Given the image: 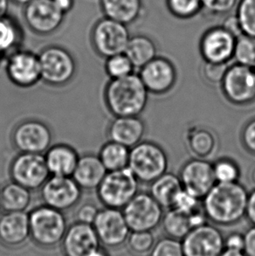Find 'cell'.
Instances as JSON below:
<instances>
[{
  "instance_id": "26",
  "label": "cell",
  "mask_w": 255,
  "mask_h": 256,
  "mask_svg": "<svg viewBox=\"0 0 255 256\" xmlns=\"http://www.w3.org/2000/svg\"><path fill=\"white\" fill-rule=\"evenodd\" d=\"M183 189L180 176L166 172L150 183V192L162 208H172L176 195Z\"/></svg>"
},
{
  "instance_id": "37",
  "label": "cell",
  "mask_w": 255,
  "mask_h": 256,
  "mask_svg": "<svg viewBox=\"0 0 255 256\" xmlns=\"http://www.w3.org/2000/svg\"><path fill=\"white\" fill-rule=\"evenodd\" d=\"M212 166L217 183H235L240 178V166L231 158H220L212 164Z\"/></svg>"
},
{
  "instance_id": "2",
  "label": "cell",
  "mask_w": 255,
  "mask_h": 256,
  "mask_svg": "<svg viewBox=\"0 0 255 256\" xmlns=\"http://www.w3.org/2000/svg\"><path fill=\"white\" fill-rule=\"evenodd\" d=\"M148 99V90L136 74L110 79L104 88V104L114 118L139 116L147 107Z\"/></svg>"
},
{
  "instance_id": "14",
  "label": "cell",
  "mask_w": 255,
  "mask_h": 256,
  "mask_svg": "<svg viewBox=\"0 0 255 256\" xmlns=\"http://www.w3.org/2000/svg\"><path fill=\"white\" fill-rule=\"evenodd\" d=\"M6 72L10 82L20 88H30L42 82L38 56L30 50L17 49L7 56Z\"/></svg>"
},
{
  "instance_id": "20",
  "label": "cell",
  "mask_w": 255,
  "mask_h": 256,
  "mask_svg": "<svg viewBox=\"0 0 255 256\" xmlns=\"http://www.w3.org/2000/svg\"><path fill=\"white\" fill-rule=\"evenodd\" d=\"M100 245L93 225L77 222L68 226L62 242L65 256H86Z\"/></svg>"
},
{
  "instance_id": "39",
  "label": "cell",
  "mask_w": 255,
  "mask_h": 256,
  "mask_svg": "<svg viewBox=\"0 0 255 256\" xmlns=\"http://www.w3.org/2000/svg\"><path fill=\"white\" fill-rule=\"evenodd\" d=\"M148 256H184L182 242L168 236L164 237L155 243Z\"/></svg>"
},
{
  "instance_id": "34",
  "label": "cell",
  "mask_w": 255,
  "mask_h": 256,
  "mask_svg": "<svg viewBox=\"0 0 255 256\" xmlns=\"http://www.w3.org/2000/svg\"><path fill=\"white\" fill-rule=\"evenodd\" d=\"M166 7L173 17L190 20L202 12L200 0H166Z\"/></svg>"
},
{
  "instance_id": "48",
  "label": "cell",
  "mask_w": 255,
  "mask_h": 256,
  "mask_svg": "<svg viewBox=\"0 0 255 256\" xmlns=\"http://www.w3.org/2000/svg\"><path fill=\"white\" fill-rule=\"evenodd\" d=\"M246 217L252 226H255V189L248 194Z\"/></svg>"
},
{
  "instance_id": "5",
  "label": "cell",
  "mask_w": 255,
  "mask_h": 256,
  "mask_svg": "<svg viewBox=\"0 0 255 256\" xmlns=\"http://www.w3.org/2000/svg\"><path fill=\"white\" fill-rule=\"evenodd\" d=\"M168 166L167 154L156 142L141 141L130 149L128 167L141 183H152L167 172Z\"/></svg>"
},
{
  "instance_id": "40",
  "label": "cell",
  "mask_w": 255,
  "mask_h": 256,
  "mask_svg": "<svg viewBox=\"0 0 255 256\" xmlns=\"http://www.w3.org/2000/svg\"><path fill=\"white\" fill-rule=\"evenodd\" d=\"M202 12L212 16L220 17L228 15L236 8L238 0H200Z\"/></svg>"
},
{
  "instance_id": "19",
  "label": "cell",
  "mask_w": 255,
  "mask_h": 256,
  "mask_svg": "<svg viewBox=\"0 0 255 256\" xmlns=\"http://www.w3.org/2000/svg\"><path fill=\"white\" fill-rule=\"evenodd\" d=\"M178 176L183 189L201 200L217 183L212 164L196 158L184 164Z\"/></svg>"
},
{
  "instance_id": "10",
  "label": "cell",
  "mask_w": 255,
  "mask_h": 256,
  "mask_svg": "<svg viewBox=\"0 0 255 256\" xmlns=\"http://www.w3.org/2000/svg\"><path fill=\"white\" fill-rule=\"evenodd\" d=\"M224 98L235 106H246L255 102L254 68L235 62L228 66L221 82Z\"/></svg>"
},
{
  "instance_id": "50",
  "label": "cell",
  "mask_w": 255,
  "mask_h": 256,
  "mask_svg": "<svg viewBox=\"0 0 255 256\" xmlns=\"http://www.w3.org/2000/svg\"><path fill=\"white\" fill-rule=\"evenodd\" d=\"M10 0H0V17L8 14Z\"/></svg>"
},
{
  "instance_id": "41",
  "label": "cell",
  "mask_w": 255,
  "mask_h": 256,
  "mask_svg": "<svg viewBox=\"0 0 255 256\" xmlns=\"http://www.w3.org/2000/svg\"><path fill=\"white\" fill-rule=\"evenodd\" d=\"M202 208L203 206L201 200L184 189H182L175 198L172 208H175L190 215Z\"/></svg>"
},
{
  "instance_id": "11",
  "label": "cell",
  "mask_w": 255,
  "mask_h": 256,
  "mask_svg": "<svg viewBox=\"0 0 255 256\" xmlns=\"http://www.w3.org/2000/svg\"><path fill=\"white\" fill-rule=\"evenodd\" d=\"M9 175L12 181L32 192L40 190L51 176L43 154L20 152L10 161Z\"/></svg>"
},
{
  "instance_id": "15",
  "label": "cell",
  "mask_w": 255,
  "mask_h": 256,
  "mask_svg": "<svg viewBox=\"0 0 255 256\" xmlns=\"http://www.w3.org/2000/svg\"><path fill=\"white\" fill-rule=\"evenodd\" d=\"M236 38L221 24L208 28L200 40V56L204 62L228 64L234 59Z\"/></svg>"
},
{
  "instance_id": "27",
  "label": "cell",
  "mask_w": 255,
  "mask_h": 256,
  "mask_svg": "<svg viewBox=\"0 0 255 256\" xmlns=\"http://www.w3.org/2000/svg\"><path fill=\"white\" fill-rule=\"evenodd\" d=\"M124 54L134 68H142L158 56L155 42L144 34L131 36L125 48Z\"/></svg>"
},
{
  "instance_id": "57",
  "label": "cell",
  "mask_w": 255,
  "mask_h": 256,
  "mask_svg": "<svg viewBox=\"0 0 255 256\" xmlns=\"http://www.w3.org/2000/svg\"><path fill=\"white\" fill-rule=\"evenodd\" d=\"M254 71H255V68H254Z\"/></svg>"
},
{
  "instance_id": "52",
  "label": "cell",
  "mask_w": 255,
  "mask_h": 256,
  "mask_svg": "<svg viewBox=\"0 0 255 256\" xmlns=\"http://www.w3.org/2000/svg\"><path fill=\"white\" fill-rule=\"evenodd\" d=\"M86 256H108V254L107 252L105 250L100 248H100H98L96 250L91 251Z\"/></svg>"
},
{
  "instance_id": "4",
  "label": "cell",
  "mask_w": 255,
  "mask_h": 256,
  "mask_svg": "<svg viewBox=\"0 0 255 256\" xmlns=\"http://www.w3.org/2000/svg\"><path fill=\"white\" fill-rule=\"evenodd\" d=\"M38 56L43 84L52 88H63L76 78L78 66L68 49L59 45L46 46Z\"/></svg>"
},
{
  "instance_id": "3",
  "label": "cell",
  "mask_w": 255,
  "mask_h": 256,
  "mask_svg": "<svg viewBox=\"0 0 255 256\" xmlns=\"http://www.w3.org/2000/svg\"><path fill=\"white\" fill-rule=\"evenodd\" d=\"M29 224L30 237L43 248H52L62 244L68 228L63 212L44 204L30 212Z\"/></svg>"
},
{
  "instance_id": "1",
  "label": "cell",
  "mask_w": 255,
  "mask_h": 256,
  "mask_svg": "<svg viewBox=\"0 0 255 256\" xmlns=\"http://www.w3.org/2000/svg\"><path fill=\"white\" fill-rule=\"evenodd\" d=\"M248 192L238 182L216 183L202 200L208 222L220 226L238 224L246 217Z\"/></svg>"
},
{
  "instance_id": "54",
  "label": "cell",
  "mask_w": 255,
  "mask_h": 256,
  "mask_svg": "<svg viewBox=\"0 0 255 256\" xmlns=\"http://www.w3.org/2000/svg\"><path fill=\"white\" fill-rule=\"evenodd\" d=\"M251 181H252L254 184L255 186V166L251 172Z\"/></svg>"
},
{
  "instance_id": "55",
  "label": "cell",
  "mask_w": 255,
  "mask_h": 256,
  "mask_svg": "<svg viewBox=\"0 0 255 256\" xmlns=\"http://www.w3.org/2000/svg\"><path fill=\"white\" fill-rule=\"evenodd\" d=\"M4 59H6V57L2 54H0V66L2 65V63H3L4 60Z\"/></svg>"
},
{
  "instance_id": "46",
  "label": "cell",
  "mask_w": 255,
  "mask_h": 256,
  "mask_svg": "<svg viewBox=\"0 0 255 256\" xmlns=\"http://www.w3.org/2000/svg\"><path fill=\"white\" fill-rule=\"evenodd\" d=\"M243 252L246 256H255V226H252L244 232Z\"/></svg>"
},
{
  "instance_id": "53",
  "label": "cell",
  "mask_w": 255,
  "mask_h": 256,
  "mask_svg": "<svg viewBox=\"0 0 255 256\" xmlns=\"http://www.w3.org/2000/svg\"><path fill=\"white\" fill-rule=\"evenodd\" d=\"M10 1L14 2V4H20V6H24L26 4H28L32 2V0H10Z\"/></svg>"
},
{
  "instance_id": "36",
  "label": "cell",
  "mask_w": 255,
  "mask_h": 256,
  "mask_svg": "<svg viewBox=\"0 0 255 256\" xmlns=\"http://www.w3.org/2000/svg\"><path fill=\"white\" fill-rule=\"evenodd\" d=\"M235 15L242 32L255 37V0H238Z\"/></svg>"
},
{
  "instance_id": "7",
  "label": "cell",
  "mask_w": 255,
  "mask_h": 256,
  "mask_svg": "<svg viewBox=\"0 0 255 256\" xmlns=\"http://www.w3.org/2000/svg\"><path fill=\"white\" fill-rule=\"evenodd\" d=\"M131 35L128 26L104 17L97 20L90 34V42L94 52L107 59L124 52Z\"/></svg>"
},
{
  "instance_id": "38",
  "label": "cell",
  "mask_w": 255,
  "mask_h": 256,
  "mask_svg": "<svg viewBox=\"0 0 255 256\" xmlns=\"http://www.w3.org/2000/svg\"><path fill=\"white\" fill-rule=\"evenodd\" d=\"M155 243V237L150 231L130 232L127 240L130 250L138 256L150 254Z\"/></svg>"
},
{
  "instance_id": "16",
  "label": "cell",
  "mask_w": 255,
  "mask_h": 256,
  "mask_svg": "<svg viewBox=\"0 0 255 256\" xmlns=\"http://www.w3.org/2000/svg\"><path fill=\"white\" fill-rule=\"evenodd\" d=\"M93 226L100 244L110 248L124 246L131 232L122 211L114 208L100 209Z\"/></svg>"
},
{
  "instance_id": "6",
  "label": "cell",
  "mask_w": 255,
  "mask_h": 256,
  "mask_svg": "<svg viewBox=\"0 0 255 256\" xmlns=\"http://www.w3.org/2000/svg\"><path fill=\"white\" fill-rule=\"evenodd\" d=\"M139 181L128 167L108 172L96 195L104 208L122 210L139 192Z\"/></svg>"
},
{
  "instance_id": "8",
  "label": "cell",
  "mask_w": 255,
  "mask_h": 256,
  "mask_svg": "<svg viewBox=\"0 0 255 256\" xmlns=\"http://www.w3.org/2000/svg\"><path fill=\"white\" fill-rule=\"evenodd\" d=\"M52 139L51 128L44 122L35 118L18 122L10 134L12 144L20 153L44 155L52 146Z\"/></svg>"
},
{
  "instance_id": "17",
  "label": "cell",
  "mask_w": 255,
  "mask_h": 256,
  "mask_svg": "<svg viewBox=\"0 0 255 256\" xmlns=\"http://www.w3.org/2000/svg\"><path fill=\"white\" fill-rule=\"evenodd\" d=\"M181 242L184 256H220L224 250L223 234L208 223L192 229Z\"/></svg>"
},
{
  "instance_id": "33",
  "label": "cell",
  "mask_w": 255,
  "mask_h": 256,
  "mask_svg": "<svg viewBox=\"0 0 255 256\" xmlns=\"http://www.w3.org/2000/svg\"><path fill=\"white\" fill-rule=\"evenodd\" d=\"M234 59L238 64L254 68L255 37L243 34L236 38Z\"/></svg>"
},
{
  "instance_id": "45",
  "label": "cell",
  "mask_w": 255,
  "mask_h": 256,
  "mask_svg": "<svg viewBox=\"0 0 255 256\" xmlns=\"http://www.w3.org/2000/svg\"><path fill=\"white\" fill-rule=\"evenodd\" d=\"M224 248L243 251L244 234L238 232H230L226 237H224Z\"/></svg>"
},
{
  "instance_id": "47",
  "label": "cell",
  "mask_w": 255,
  "mask_h": 256,
  "mask_svg": "<svg viewBox=\"0 0 255 256\" xmlns=\"http://www.w3.org/2000/svg\"><path fill=\"white\" fill-rule=\"evenodd\" d=\"M221 26H223L226 30L232 32L237 38L238 36L243 34L240 24V22L235 14L234 15H228V17L224 18V22Z\"/></svg>"
},
{
  "instance_id": "56",
  "label": "cell",
  "mask_w": 255,
  "mask_h": 256,
  "mask_svg": "<svg viewBox=\"0 0 255 256\" xmlns=\"http://www.w3.org/2000/svg\"><path fill=\"white\" fill-rule=\"evenodd\" d=\"M2 210V208H1V188H0V211Z\"/></svg>"
},
{
  "instance_id": "44",
  "label": "cell",
  "mask_w": 255,
  "mask_h": 256,
  "mask_svg": "<svg viewBox=\"0 0 255 256\" xmlns=\"http://www.w3.org/2000/svg\"><path fill=\"white\" fill-rule=\"evenodd\" d=\"M242 142L249 153L255 155V118L248 122L242 128Z\"/></svg>"
},
{
  "instance_id": "13",
  "label": "cell",
  "mask_w": 255,
  "mask_h": 256,
  "mask_svg": "<svg viewBox=\"0 0 255 256\" xmlns=\"http://www.w3.org/2000/svg\"><path fill=\"white\" fill-rule=\"evenodd\" d=\"M66 15L52 0H32L23 9L24 23L35 34L48 36L59 30Z\"/></svg>"
},
{
  "instance_id": "23",
  "label": "cell",
  "mask_w": 255,
  "mask_h": 256,
  "mask_svg": "<svg viewBox=\"0 0 255 256\" xmlns=\"http://www.w3.org/2000/svg\"><path fill=\"white\" fill-rule=\"evenodd\" d=\"M107 172L98 155L86 153L80 156L72 176L83 190H96Z\"/></svg>"
},
{
  "instance_id": "12",
  "label": "cell",
  "mask_w": 255,
  "mask_h": 256,
  "mask_svg": "<svg viewBox=\"0 0 255 256\" xmlns=\"http://www.w3.org/2000/svg\"><path fill=\"white\" fill-rule=\"evenodd\" d=\"M40 190L44 204L63 212L76 208L82 198L83 190L72 176H50Z\"/></svg>"
},
{
  "instance_id": "18",
  "label": "cell",
  "mask_w": 255,
  "mask_h": 256,
  "mask_svg": "<svg viewBox=\"0 0 255 256\" xmlns=\"http://www.w3.org/2000/svg\"><path fill=\"white\" fill-rule=\"evenodd\" d=\"M138 76L148 94L162 96L170 92L178 80L175 65L168 58L156 56L140 68Z\"/></svg>"
},
{
  "instance_id": "42",
  "label": "cell",
  "mask_w": 255,
  "mask_h": 256,
  "mask_svg": "<svg viewBox=\"0 0 255 256\" xmlns=\"http://www.w3.org/2000/svg\"><path fill=\"white\" fill-rule=\"evenodd\" d=\"M228 68V64L204 62L202 68V76L207 82L220 84Z\"/></svg>"
},
{
  "instance_id": "30",
  "label": "cell",
  "mask_w": 255,
  "mask_h": 256,
  "mask_svg": "<svg viewBox=\"0 0 255 256\" xmlns=\"http://www.w3.org/2000/svg\"><path fill=\"white\" fill-rule=\"evenodd\" d=\"M32 200V190L14 181L1 188V208L4 212H26Z\"/></svg>"
},
{
  "instance_id": "51",
  "label": "cell",
  "mask_w": 255,
  "mask_h": 256,
  "mask_svg": "<svg viewBox=\"0 0 255 256\" xmlns=\"http://www.w3.org/2000/svg\"><path fill=\"white\" fill-rule=\"evenodd\" d=\"M220 256H246L243 251H237V250H226L221 253Z\"/></svg>"
},
{
  "instance_id": "28",
  "label": "cell",
  "mask_w": 255,
  "mask_h": 256,
  "mask_svg": "<svg viewBox=\"0 0 255 256\" xmlns=\"http://www.w3.org/2000/svg\"><path fill=\"white\" fill-rule=\"evenodd\" d=\"M24 40V30L15 18L8 14L0 17V54L6 57L21 48Z\"/></svg>"
},
{
  "instance_id": "22",
  "label": "cell",
  "mask_w": 255,
  "mask_h": 256,
  "mask_svg": "<svg viewBox=\"0 0 255 256\" xmlns=\"http://www.w3.org/2000/svg\"><path fill=\"white\" fill-rule=\"evenodd\" d=\"M145 130L144 122L139 116H116L108 124L107 136L131 149L142 141Z\"/></svg>"
},
{
  "instance_id": "25",
  "label": "cell",
  "mask_w": 255,
  "mask_h": 256,
  "mask_svg": "<svg viewBox=\"0 0 255 256\" xmlns=\"http://www.w3.org/2000/svg\"><path fill=\"white\" fill-rule=\"evenodd\" d=\"M104 17L130 26L142 17L144 6L142 0H100Z\"/></svg>"
},
{
  "instance_id": "49",
  "label": "cell",
  "mask_w": 255,
  "mask_h": 256,
  "mask_svg": "<svg viewBox=\"0 0 255 256\" xmlns=\"http://www.w3.org/2000/svg\"><path fill=\"white\" fill-rule=\"evenodd\" d=\"M56 7L59 9L62 14H69L74 7L76 0H52Z\"/></svg>"
},
{
  "instance_id": "21",
  "label": "cell",
  "mask_w": 255,
  "mask_h": 256,
  "mask_svg": "<svg viewBox=\"0 0 255 256\" xmlns=\"http://www.w3.org/2000/svg\"><path fill=\"white\" fill-rule=\"evenodd\" d=\"M30 238L29 214L4 212L0 214V243L9 248L23 246Z\"/></svg>"
},
{
  "instance_id": "29",
  "label": "cell",
  "mask_w": 255,
  "mask_h": 256,
  "mask_svg": "<svg viewBox=\"0 0 255 256\" xmlns=\"http://www.w3.org/2000/svg\"><path fill=\"white\" fill-rule=\"evenodd\" d=\"M187 148L196 158L206 160L217 148V138L214 132L204 127L190 128L186 136Z\"/></svg>"
},
{
  "instance_id": "32",
  "label": "cell",
  "mask_w": 255,
  "mask_h": 256,
  "mask_svg": "<svg viewBox=\"0 0 255 256\" xmlns=\"http://www.w3.org/2000/svg\"><path fill=\"white\" fill-rule=\"evenodd\" d=\"M161 226L166 236L180 240H182L192 229L190 215L175 208H169L164 214Z\"/></svg>"
},
{
  "instance_id": "43",
  "label": "cell",
  "mask_w": 255,
  "mask_h": 256,
  "mask_svg": "<svg viewBox=\"0 0 255 256\" xmlns=\"http://www.w3.org/2000/svg\"><path fill=\"white\" fill-rule=\"evenodd\" d=\"M100 209L91 202H86L82 204L76 211V222L88 225H93Z\"/></svg>"
},
{
  "instance_id": "31",
  "label": "cell",
  "mask_w": 255,
  "mask_h": 256,
  "mask_svg": "<svg viewBox=\"0 0 255 256\" xmlns=\"http://www.w3.org/2000/svg\"><path fill=\"white\" fill-rule=\"evenodd\" d=\"M130 149L108 140L100 147L98 156L108 172L122 170L128 166Z\"/></svg>"
},
{
  "instance_id": "24",
  "label": "cell",
  "mask_w": 255,
  "mask_h": 256,
  "mask_svg": "<svg viewBox=\"0 0 255 256\" xmlns=\"http://www.w3.org/2000/svg\"><path fill=\"white\" fill-rule=\"evenodd\" d=\"M44 158L51 176H72L80 155L72 146L57 144L46 152Z\"/></svg>"
},
{
  "instance_id": "9",
  "label": "cell",
  "mask_w": 255,
  "mask_h": 256,
  "mask_svg": "<svg viewBox=\"0 0 255 256\" xmlns=\"http://www.w3.org/2000/svg\"><path fill=\"white\" fill-rule=\"evenodd\" d=\"M122 211L131 232H152L161 225L164 216V208L144 192H139Z\"/></svg>"
},
{
  "instance_id": "35",
  "label": "cell",
  "mask_w": 255,
  "mask_h": 256,
  "mask_svg": "<svg viewBox=\"0 0 255 256\" xmlns=\"http://www.w3.org/2000/svg\"><path fill=\"white\" fill-rule=\"evenodd\" d=\"M105 60L104 70L110 79H120L134 73V66L124 52Z\"/></svg>"
}]
</instances>
